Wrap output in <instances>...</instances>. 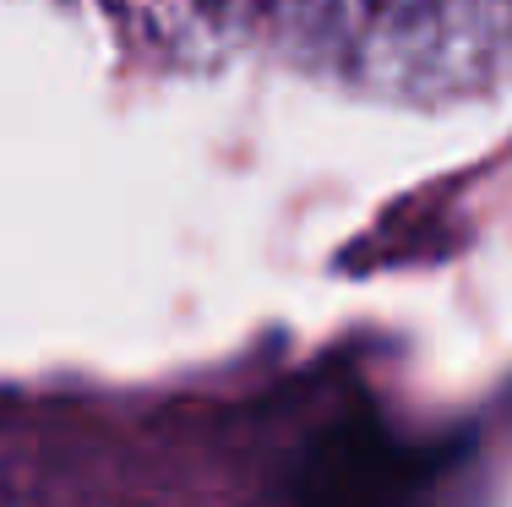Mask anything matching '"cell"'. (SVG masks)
Masks as SVG:
<instances>
[]
</instances>
